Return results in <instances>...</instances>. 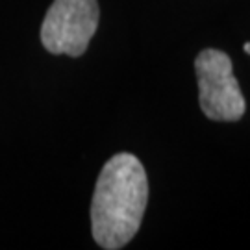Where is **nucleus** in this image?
I'll use <instances>...</instances> for the list:
<instances>
[{"instance_id":"nucleus-1","label":"nucleus","mask_w":250,"mask_h":250,"mask_svg":"<svg viewBox=\"0 0 250 250\" xmlns=\"http://www.w3.org/2000/svg\"><path fill=\"white\" fill-rule=\"evenodd\" d=\"M148 202V180L134 154L121 152L102 167L91 202V230L99 247L123 249L132 241Z\"/></svg>"},{"instance_id":"nucleus-2","label":"nucleus","mask_w":250,"mask_h":250,"mask_svg":"<svg viewBox=\"0 0 250 250\" xmlns=\"http://www.w3.org/2000/svg\"><path fill=\"white\" fill-rule=\"evenodd\" d=\"M200 107L211 121L233 123L245 115V99L233 76L232 60L217 48H206L195 60Z\"/></svg>"},{"instance_id":"nucleus-3","label":"nucleus","mask_w":250,"mask_h":250,"mask_svg":"<svg viewBox=\"0 0 250 250\" xmlns=\"http://www.w3.org/2000/svg\"><path fill=\"white\" fill-rule=\"evenodd\" d=\"M97 0H54L41 24V43L50 54L82 56L99 26Z\"/></svg>"},{"instance_id":"nucleus-4","label":"nucleus","mask_w":250,"mask_h":250,"mask_svg":"<svg viewBox=\"0 0 250 250\" xmlns=\"http://www.w3.org/2000/svg\"><path fill=\"white\" fill-rule=\"evenodd\" d=\"M245 52L250 54V43H247V45H245Z\"/></svg>"}]
</instances>
